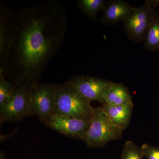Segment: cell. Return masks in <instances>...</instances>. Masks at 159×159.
<instances>
[{"mask_svg": "<svg viewBox=\"0 0 159 159\" xmlns=\"http://www.w3.org/2000/svg\"><path fill=\"white\" fill-rule=\"evenodd\" d=\"M44 23L35 20L24 31L19 44L21 61L27 70L38 64L51 48V40L43 33Z\"/></svg>", "mask_w": 159, "mask_h": 159, "instance_id": "1", "label": "cell"}, {"mask_svg": "<svg viewBox=\"0 0 159 159\" xmlns=\"http://www.w3.org/2000/svg\"><path fill=\"white\" fill-rule=\"evenodd\" d=\"M122 131L112 122L102 107H96L83 141L89 148L102 147L110 141L121 139Z\"/></svg>", "mask_w": 159, "mask_h": 159, "instance_id": "2", "label": "cell"}, {"mask_svg": "<svg viewBox=\"0 0 159 159\" xmlns=\"http://www.w3.org/2000/svg\"><path fill=\"white\" fill-rule=\"evenodd\" d=\"M57 96L54 113L90 120L94 107L69 83L56 86Z\"/></svg>", "mask_w": 159, "mask_h": 159, "instance_id": "3", "label": "cell"}, {"mask_svg": "<svg viewBox=\"0 0 159 159\" xmlns=\"http://www.w3.org/2000/svg\"><path fill=\"white\" fill-rule=\"evenodd\" d=\"M159 6V0H147L142 6L135 7L122 21L129 39L136 43L145 41L148 29L158 13L156 9Z\"/></svg>", "mask_w": 159, "mask_h": 159, "instance_id": "4", "label": "cell"}, {"mask_svg": "<svg viewBox=\"0 0 159 159\" xmlns=\"http://www.w3.org/2000/svg\"><path fill=\"white\" fill-rule=\"evenodd\" d=\"M31 88L25 84L14 91L9 100L0 105V122L18 121L32 115L31 106Z\"/></svg>", "mask_w": 159, "mask_h": 159, "instance_id": "5", "label": "cell"}, {"mask_svg": "<svg viewBox=\"0 0 159 159\" xmlns=\"http://www.w3.org/2000/svg\"><path fill=\"white\" fill-rule=\"evenodd\" d=\"M56 86L44 84L31 88V106L32 115L42 122L54 114L57 100Z\"/></svg>", "mask_w": 159, "mask_h": 159, "instance_id": "6", "label": "cell"}, {"mask_svg": "<svg viewBox=\"0 0 159 159\" xmlns=\"http://www.w3.org/2000/svg\"><path fill=\"white\" fill-rule=\"evenodd\" d=\"M43 122L49 128L64 135L83 141L88 129L90 120L54 113Z\"/></svg>", "mask_w": 159, "mask_h": 159, "instance_id": "7", "label": "cell"}, {"mask_svg": "<svg viewBox=\"0 0 159 159\" xmlns=\"http://www.w3.org/2000/svg\"><path fill=\"white\" fill-rule=\"evenodd\" d=\"M68 83L90 102L96 101L103 104L113 82L97 77L80 76Z\"/></svg>", "mask_w": 159, "mask_h": 159, "instance_id": "8", "label": "cell"}, {"mask_svg": "<svg viewBox=\"0 0 159 159\" xmlns=\"http://www.w3.org/2000/svg\"><path fill=\"white\" fill-rule=\"evenodd\" d=\"M134 8L122 0H114L106 2L102 10L101 21L105 25H113L120 21H123Z\"/></svg>", "mask_w": 159, "mask_h": 159, "instance_id": "9", "label": "cell"}, {"mask_svg": "<svg viewBox=\"0 0 159 159\" xmlns=\"http://www.w3.org/2000/svg\"><path fill=\"white\" fill-rule=\"evenodd\" d=\"M102 107L112 122L120 129L123 130L128 127L130 123L133 104L112 105L104 103Z\"/></svg>", "mask_w": 159, "mask_h": 159, "instance_id": "10", "label": "cell"}, {"mask_svg": "<svg viewBox=\"0 0 159 159\" xmlns=\"http://www.w3.org/2000/svg\"><path fill=\"white\" fill-rule=\"evenodd\" d=\"M105 103L112 105L133 104L127 88L123 84L114 82L109 90Z\"/></svg>", "mask_w": 159, "mask_h": 159, "instance_id": "11", "label": "cell"}, {"mask_svg": "<svg viewBox=\"0 0 159 159\" xmlns=\"http://www.w3.org/2000/svg\"><path fill=\"white\" fill-rule=\"evenodd\" d=\"M145 47L149 52L159 51V13L157 14L147 31Z\"/></svg>", "mask_w": 159, "mask_h": 159, "instance_id": "12", "label": "cell"}, {"mask_svg": "<svg viewBox=\"0 0 159 159\" xmlns=\"http://www.w3.org/2000/svg\"><path fill=\"white\" fill-rule=\"evenodd\" d=\"M106 2L104 0H80L78 1L79 7L89 17L95 20L97 14L102 10Z\"/></svg>", "mask_w": 159, "mask_h": 159, "instance_id": "13", "label": "cell"}, {"mask_svg": "<svg viewBox=\"0 0 159 159\" xmlns=\"http://www.w3.org/2000/svg\"><path fill=\"white\" fill-rule=\"evenodd\" d=\"M144 153L141 149L132 141H126L123 146L121 159H143Z\"/></svg>", "mask_w": 159, "mask_h": 159, "instance_id": "14", "label": "cell"}, {"mask_svg": "<svg viewBox=\"0 0 159 159\" xmlns=\"http://www.w3.org/2000/svg\"><path fill=\"white\" fill-rule=\"evenodd\" d=\"M14 93L11 84L3 77L2 71L0 74V105L5 103Z\"/></svg>", "mask_w": 159, "mask_h": 159, "instance_id": "15", "label": "cell"}, {"mask_svg": "<svg viewBox=\"0 0 159 159\" xmlns=\"http://www.w3.org/2000/svg\"><path fill=\"white\" fill-rule=\"evenodd\" d=\"M141 149L147 159H159V148L148 144H143Z\"/></svg>", "mask_w": 159, "mask_h": 159, "instance_id": "16", "label": "cell"}, {"mask_svg": "<svg viewBox=\"0 0 159 159\" xmlns=\"http://www.w3.org/2000/svg\"><path fill=\"white\" fill-rule=\"evenodd\" d=\"M4 33L2 29H1V34H0V49L1 51L2 49L3 45H4Z\"/></svg>", "mask_w": 159, "mask_h": 159, "instance_id": "17", "label": "cell"}, {"mask_svg": "<svg viewBox=\"0 0 159 159\" xmlns=\"http://www.w3.org/2000/svg\"><path fill=\"white\" fill-rule=\"evenodd\" d=\"M5 154L3 152H1V155H0V159H5Z\"/></svg>", "mask_w": 159, "mask_h": 159, "instance_id": "18", "label": "cell"}]
</instances>
